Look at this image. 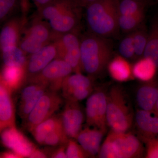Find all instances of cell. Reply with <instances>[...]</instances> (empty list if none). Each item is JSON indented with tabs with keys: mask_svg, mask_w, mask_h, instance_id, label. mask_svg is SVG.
<instances>
[{
	"mask_svg": "<svg viewBox=\"0 0 158 158\" xmlns=\"http://www.w3.org/2000/svg\"><path fill=\"white\" fill-rule=\"evenodd\" d=\"M4 65L25 67L28 55L19 46H11L0 51Z\"/></svg>",
	"mask_w": 158,
	"mask_h": 158,
	"instance_id": "603a6c76",
	"label": "cell"
},
{
	"mask_svg": "<svg viewBox=\"0 0 158 158\" xmlns=\"http://www.w3.org/2000/svg\"><path fill=\"white\" fill-rule=\"evenodd\" d=\"M67 158H89L85 151L75 139L69 138L66 147Z\"/></svg>",
	"mask_w": 158,
	"mask_h": 158,
	"instance_id": "d6a6232c",
	"label": "cell"
},
{
	"mask_svg": "<svg viewBox=\"0 0 158 158\" xmlns=\"http://www.w3.org/2000/svg\"><path fill=\"white\" fill-rule=\"evenodd\" d=\"M113 46L110 38L88 32L80 37L82 72L94 79L102 74L113 58Z\"/></svg>",
	"mask_w": 158,
	"mask_h": 158,
	"instance_id": "6da1fadb",
	"label": "cell"
},
{
	"mask_svg": "<svg viewBox=\"0 0 158 158\" xmlns=\"http://www.w3.org/2000/svg\"><path fill=\"white\" fill-rule=\"evenodd\" d=\"M19 6V0H0V24L11 17Z\"/></svg>",
	"mask_w": 158,
	"mask_h": 158,
	"instance_id": "1f68e13d",
	"label": "cell"
},
{
	"mask_svg": "<svg viewBox=\"0 0 158 158\" xmlns=\"http://www.w3.org/2000/svg\"><path fill=\"white\" fill-rule=\"evenodd\" d=\"M30 158H49L48 154L46 148L40 149L37 148L34 150L32 154L30 156Z\"/></svg>",
	"mask_w": 158,
	"mask_h": 158,
	"instance_id": "8d00e7d4",
	"label": "cell"
},
{
	"mask_svg": "<svg viewBox=\"0 0 158 158\" xmlns=\"http://www.w3.org/2000/svg\"><path fill=\"white\" fill-rule=\"evenodd\" d=\"M148 30L144 23L133 32V40L136 58L143 56L147 44Z\"/></svg>",
	"mask_w": 158,
	"mask_h": 158,
	"instance_id": "83f0119b",
	"label": "cell"
},
{
	"mask_svg": "<svg viewBox=\"0 0 158 158\" xmlns=\"http://www.w3.org/2000/svg\"><path fill=\"white\" fill-rule=\"evenodd\" d=\"M23 34L19 46L28 56L53 42L57 37L47 21L35 15Z\"/></svg>",
	"mask_w": 158,
	"mask_h": 158,
	"instance_id": "8992f818",
	"label": "cell"
},
{
	"mask_svg": "<svg viewBox=\"0 0 158 158\" xmlns=\"http://www.w3.org/2000/svg\"><path fill=\"white\" fill-rule=\"evenodd\" d=\"M106 110L107 94L102 90L91 94L86 102L85 112L87 126L106 133L108 127Z\"/></svg>",
	"mask_w": 158,
	"mask_h": 158,
	"instance_id": "30bf717a",
	"label": "cell"
},
{
	"mask_svg": "<svg viewBox=\"0 0 158 158\" xmlns=\"http://www.w3.org/2000/svg\"><path fill=\"white\" fill-rule=\"evenodd\" d=\"M0 158H2V156H1V154H0Z\"/></svg>",
	"mask_w": 158,
	"mask_h": 158,
	"instance_id": "ee69618b",
	"label": "cell"
},
{
	"mask_svg": "<svg viewBox=\"0 0 158 158\" xmlns=\"http://www.w3.org/2000/svg\"><path fill=\"white\" fill-rule=\"evenodd\" d=\"M65 102L60 115L62 126L69 138L76 139L82 130L85 115L79 102L71 100H65Z\"/></svg>",
	"mask_w": 158,
	"mask_h": 158,
	"instance_id": "7c38bea8",
	"label": "cell"
},
{
	"mask_svg": "<svg viewBox=\"0 0 158 158\" xmlns=\"http://www.w3.org/2000/svg\"><path fill=\"white\" fill-rule=\"evenodd\" d=\"M105 133L98 129L88 126L81 130L76 139L89 157H94L98 155Z\"/></svg>",
	"mask_w": 158,
	"mask_h": 158,
	"instance_id": "e0dca14e",
	"label": "cell"
},
{
	"mask_svg": "<svg viewBox=\"0 0 158 158\" xmlns=\"http://www.w3.org/2000/svg\"><path fill=\"white\" fill-rule=\"evenodd\" d=\"M27 24L21 15L11 16L4 23L0 31V51L11 46H19Z\"/></svg>",
	"mask_w": 158,
	"mask_h": 158,
	"instance_id": "9a60e30c",
	"label": "cell"
},
{
	"mask_svg": "<svg viewBox=\"0 0 158 158\" xmlns=\"http://www.w3.org/2000/svg\"><path fill=\"white\" fill-rule=\"evenodd\" d=\"M106 118L110 129L119 132H128L131 127L134 114L123 89L113 86L107 94Z\"/></svg>",
	"mask_w": 158,
	"mask_h": 158,
	"instance_id": "277c9868",
	"label": "cell"
},
{
	"mask_svg": "<svg viewBox=\"0 0 158 158\" xmlns=\"http://www.w3.org/2000/svg\"><path fill=\"white\" fill-rule=\"evenodd\" d=\"M0 73L12 92L22 87L27 81L25 67L4 65Z\"/></svg>",
	"mask_w": 158,
	"mask_h": 158,
	"instance_id": "ffe728a7",
	"label": "cell"
},
{
	"mask_svg": "<svg viewBox=\"0 0 158 158\" xmlns=\"http://www.w3.org/2000/svg\"><path fill=\"white\" fill-rule=\"evenodd\" d=\"M143 56L151 59L158 68V16L153 18L151 22Z\"/></svg>",
	"mask_w": 158,
	"mask_h": 158,
	"instance_id": "d4e9b609",
	"label": "cell"
},
{
	"mask_svg": "<svg viewBox=\"0 0 158 158\" xmlns=\"http://www.w3.org/2000/svg\"><path fill=\"white\" fill-rule=\"evenodd\" d=\"M73 72L72 68L67 62L56 59L39 73L27 79L26 82L43 84L47 86L50 90L59 92L61 90L64 79Z\"/></svg>",
	"mask_w": 158,
	"mask_h": 158,
	"instance_id": "9c48e42d",
	"label": "cell"
},
{
	"mask_svg": "<svg viewBox=\"0 0 158 158\" xmlns=\"http://www.w3.org/2000/svg\"><path fill=\"white\" fill-rule=\"evenodd\" d=\"M145 14L132 15H118V25L119 31L127 34L135 31L144 23Z\"/></svg>",
	"mask_w": 158,
	"mask_h": 158,
	"instance_id": "4316f807",
	"label": "cell"
},
{
	"mask_svg": "<svg viewBox=\"0 0 158 158\" xmlns=\"http://www.w3.org/2000/svg\"><path fill=\"white\" fill-rule=\"evenodd\" d=\"M138 1H141V2H144L147 3L149 0H138Z\"/></svg>",
	"mask_w": 158,
	"mask_h": 158,
	"instance_id": "7bdbcfd3",
	"label": "cell"
},
{
	"mask_svg": "<svg viewBox=\"0 0 158 158\" xmlns=\"http://www.w3.org/2000/svg\"><path fill=\"white\" fill-rule=\"evenodd\" d=\"M57 57V48L54 41L28 56L26 65L27 80L39 73Z\"/></svg>",
	"mask_w": 158,
	"mask_h": 158,
	"instance_id": "5bb4252c",
	"label": "cell"
},
{
	"mask_svg": "<svg viewBox=\"0 0 158 158\" xmlns=\"http://www.w3.org/2000/svg\"><path fill=\"white\" fill-rule=\"evenodd\" d=\"M136 126L145 140L158 138V116L152 112L138 110L135 114Z\"/></svg>",
	"mask_w": 158,
	"mask_h": 158,
	"instance_id": "ac0fdd59",
	"label": "cell"
},
{
	"mask_svg": "<svg viewBox=\"0 0 158 158\" xmlns=\"http://www.w3.org/2000/svg\"><path fill=\"white\" fill-rule=\"evenodd\" d=\"M157 1H158V0H157Z\"/></svg>",
	"mask_w": 158,
	"mask_h": 158,
	"instance_id": "f6af8a7d",
	"label": "cell"
},
{
	"mask_svg": "<svg viewBox=\"0 0 158 158\" xmlns=\"http://www.w3.org/2000/svg\"><path fill=\"white\" fill-rule=\"evenodd\" d=\"M0 73V121L4 127H15V110L11 93Z\"/></svg>",
	"mask_w": 158,
	"mask_h": 158,
	"instance_id": "2e32d148",
	"label": "cell"
},
{
	"mask_svg": "<svg viewBox=\"0 0 158 158\" xmlns=\"http://www.w3.org/2000/svg\"><path fill=\"white\" fill-rule=\"evenodd\" d=\"M2 158H22L20 156L12 151H6L1 154Z\"/></svg>",
	"mask_w": 158,
	"mask_h": 158,
	"instance_id": "ab89813d",
	"label": "cell"
},
{
	"mask_svg": "<svg viewBox=\"0 0 158 158\" xmlns=\"http://www.w3.org/2000/svg\"><path fill=\"white\" fill-rule=\"evenodd\" d=\"M82 9L72 0H55L37 10L35 15L47 21L58 36L70 32H80Z\"/></svg>",
	"mask_w": 158,
	"mask_h": 158,
	"instance_id": "7a4b0ae2",
	"label": "cell"
},
{
	"mask_svg": "<svg viewBox=\"0 0 158 158\" xmlns=\"http://www.w3.org/2000/svg\"><path fill=\"white\" fill-rule=\"evenodd\" d=\"M153 112L158 116V98L156 102V105L155 106Z\"/></svg>",
	"mask_w": 158,
	"mask_h": 158,
	"instance_id": "60d3db41",
	"label": "cell"
},
{
	"mask_svg": "<svg viewBox=\"0 0 158 158\" xmlns=\"http://www.w3.org/2000/svg\"><path fill=\"white\" fill-rule=\"evenodd\" d=\"M69 138L63 128H61L49 134L44 139L43 145L52 147L66 145Z\"/></svg>",
	"mask_w": 158,
	"mask_h": 158,
	"instance_id": "f1b7e54d",
	"label": "cell"
},
{
	"mask_svg": "<svg viewBox=\"0 0 158 158\" xmlns=\"http://www.w3.org/2000/svg\"><path fill=\"white\" fill-rule=\"evenodd\" d=\"M107 69L111 77L117 81H127L134 77L132 66L127 59L120 55L113 57Z\"/></svg>",
	"mask_w": 158,
	"mask_h": 158,
	"instance_id": "d6986e66",
	"label": "cell"
},
{
	"mask_svg": "<svg viewBox=\"0 0 158 158\" xmlns=\"http://www.w3.org/2000/svg\"><path fill=\"white\" fill-rule=\"evenodd\" d=\"M146 4L138 0H117L118 15H132L145 14Z\"/></svg>",
	"mask_w": 158,
	"mask_h": 158,
	"instance_id": "484cf974",
	"label": "cell"
},
{
	"mask_svg": "<svg viewBox=\"0 0 158 158\" xmlns=\"http://www.w3.org/2000/svg\"><path fill=\"white\" fill-rule=\"evenodd\" d=\"M85 9L88 32L110 38L119 32L117 0H97Z\"/></svg>",
	"mask_w": 158,
	"mask_h": 158,
	"instance_id": "3957f363",
	"label": "cell"
},
{
	"mask_svg": "<svg viewBox=\"0 0 158 158\" xmlns=\"http://www.w3.org/2000/svg\"><path fill=\"white\" fill-rule=\"evenodd\" d=\"M146 158H158V138L146 140Z\"/></svg>",
	"mask_w": 158,
	"mask_h": 158,
	"instance_id": "836d02e7",
	"label": "cell"
},
{
	"mask_svg": "<svg viewBox=\"0 0 158 158\" xmlns=\"http://www.w3.org/2000/svg\"><path fill=\"white\" fill-rule=\"evenodd\" d=\"M62 100L58 91L48 89L27 118L23 120L25 129L31 132L35 127L54 115L62 105Z\"/></svg>",
	"mask_w": 158,
	"mask_h": 158,
	"instance_id": "52a82bcc",
	"label": "cell"
},
{
	"mask_svg": "<svg viewBox=\"0 0 158 158\" xmlns=\"http://www.w3.org/2000/svg\"><path fill=\"white\" fill-rule=\"evenodd\" d=\"M66 145H62L59 147H48L47 148L48 152L49 158H66Z\"/></svg>",
	"mask_w": 158,
	"mask_h": 158,
	"instance_id": "e575fe53",
	"label": "cell"
},
{
	"mask_svg": "<svg viewBox=\"0 0 158 158\" xmlns=\"http://www.w3.org/2000/svg\"><path fill=\"white\" fill-rule=\"evenodd\" d=\"M158 98V88L155 85L147 84L138 89L136 95L137 104L141 110L153 112Z\"/></svg>",
	"mask_w": 158,
	"mask_h": 158,
	"instance_id": "44dd1931",
	"label": "cell"
},
{
	"mask_svg": "<svg viewBox=\"0 0 158 158\" xmlns=\"http://www.w3.org/2000/svg\"><path fill=\"white\" fill-rule=\"evenodd\" d=\"M80 32L58 35L54 40L57 49L56 59H62L71 66L74 73H82L80 54Z\"/></svg>",
	"mask_w": 158,
	"mask_h": 158,
	"instance_id": "ba28073f",
	"label": "cell"
},
{
	"mask_svg": "<svg viewBox=\"0 0 158 158\" xmlns=\"http://www.w3.org/2000/svg\"><path fill=\"white\" fill-rule=\"evenodd\" d=\"M157 68L151 59L143 56L132 66L133 76L142 81H149L154 77Z\"/></svg>",
	"mask_w": 158,
	"mask_h": 158,
	"instance_id": "cb8c5ba5",
	"label": "cell"
},
{
	"mask_svg": "<svg viewBox=\"0 0 158 158\" xmlns=\"http://www.w3.org/2000/svg\"><path fill=\"white\" fill-rule=\"evenodd\" d=\"M73 1L82 9L85 8L90 4H92L97 0H72Z\"/></svg>",
	"mask_w": 158,
	"mask_h": 158,
	"instance_id": "f35d334b",
	"label": "cell"
},
{
	"mask_svg": "<svg viewBox=\"0 0 158 158\" xmlns=\"http://www.w3.org/2000/svg\"><path fill=\"white\" fill-rule=\"evenodd\" d=\"M119 55L127 59L136 58L133 40V32L126 34L118 46Z\"/></svg>",
	"mask_w": 158,
	"mask_h": 158,
	"instance_id": "4dcf8cb0",
	"label": "cell"
},
{
	"mask_svg": "<svg viewBox=\"0 0 158 158\" xmlns=\"http://www.w3.org/2000/svg\"><path fill=\"white\" fill-rule=\"evenodd\" d=\"M32 1L36 6L37 10H39L49 5L55 0H30Z\"/></svg>",
	"mask_w": 158,
	"mask_h": 158,
	"instance_id": "74e56055",
	"label": "cell"
},
{
	"mask_svg": "<svg viewBox=\"0 0 158 158\" xmlns=\"http://www.w3.org/2000/svg\"><path fill=\"white\" fill-rule=\"evenodd\" d=\"M63 128L60 115H53L40 123L31 131V134L35 141L43 145L46 137L52 132Z\"/></svg>",
	"mask_w": 158,
	"mask_h": 158,
	"instance_id": "7402d4cb",
	"label": "cell"
},
{
	"mask_svg": "<svg viewBox=\"0 0 158 158\" xmlns=\"http://www.w3.org/2000/svg\"><path fill=\"white\" fill-rule=\"evenodd\" d=\"M1 141L6 147L16 153L22 158H30L37 148L16 127L6 128L0 133Z\"/></svg>",
	"mask_w": 158,
	"mask_h": 158,
	"instance_id": "4fadbf2b",
	"label": "cell"
},
{
	"mask_svg": "<svg viewBox=\"0 0 158 158\" xmlns=\"http://www.w3.org/2000/svg\"><path fill=\"white\" fill-rule=\"evenodd\" d=\"M48 88L45 87L40 90L35 95L27 100L20 103L19 107V115L20 118L24 120L33 110L41 97Z\"/></svg>",
	"mask_w": 158,
	"mask_h": 158,
	"instance_id": "f546056e",
	"label": "cell"
},
{
	"mask_svg": "<svg viewBox=\"0 0 158 158\" xmlns=\"http://www.w3.org/2000/svg\"><path fill=\"white\" fill-rule=\"evenodd\" d=\"M30 0H19L20 8L21 11V16L25 23H27V15L30 9Z\"/></svg>",
	"mask_w": 158,
	"mask_h": 158,
	"instance_id": "d590c367",
	"label": "cell"
},
{
	"mask_svg": "<svg viewBox=\"0 0 158 158\" xmlns=\"http://www.w3.org/2000/svg\"><path fill=\"white\" fill-rule=\"evenodd\" d=\"M94 79L82 73H74L66 77L61 90L65 100L79 102L88 97L93 91Z\"/></svg>",
	"mask_w": 158,
	"mask_h": 158,
	"instance_id": "8fae6325",
	"label": "cell"
},
{
	"mask_svg": "<svg viewBox=\"0 0 158 158\" xmlns=\"http://www.w3.org/2000/svg\"><path fill=\"white\" fill-rule=\"evenodd\" d=\"M4 129H5V128L4 127V126L3 125L1 121H0V133L2 132V131Z\"/></svg>",
	"mask_w": 158,
	"mask_h": 158,
	"instance_id": "b9f144b4",
	"label": "cell"
},
{
	"mask_svg": "<svg viewBox=\"0 0 158 158\" xmlns=\"http://www.w3.org/2000/svg\"><path fill=\"white\" fill-rule=\"evenodd\" d=\"M143 152L141 141L135 135L111 130L97 156L100 158H140Z\"/></svg>",
	"mask_w": 158,
	"mask_h": 158,
	"instance_id": "5b68a950",
	"label": "cell"
}]
</instances>
